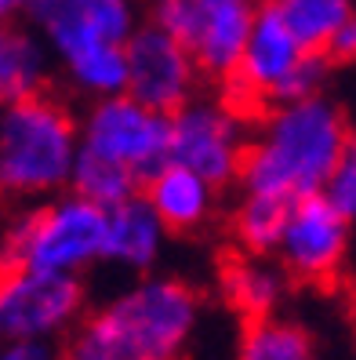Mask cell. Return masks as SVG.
I'll use <instances>...</instances> for the list:
<instances>
[{"label": "cell", "mask_w": 356, "mask_h": 360, "mask_svg": "<svg viewBox=\"0 0 356 360\" xmlns=\"http://www.w3.org/2000/svg\"><path fill=\"white\" fill-rule=\"evenodd\" d=\"M84 284L70 273H40V269H4L0 281V331L8 342L33 338L55 342L80 324Z\"/></svg>", "instance_id": "8"}, {"label": "cell", "mask_w": 356, "mask_h": 360, "mask_svg": "<svg viewBox=\"0 0 356 360\" xmlns=\"http://www.w3.org/2000/svg\"><path fill=\"white\" fill-rule=\"evenodd\" d=\"M291 204L284 197H269V193H247L233 211V237L240 244L244 255H277V248L284 240Z\"/></svg>", "instance_id": "18"}, {"label": "cell", "mask_w": 356, "mask_h": 360, "mask_svg": "<svg viewBox=\"0 0 356 360\" xmlns=\"http://www.w3.org/2000/svg\"><path fill=\"white\" fill-rule=\"evenodd\" d=\"M29 4H33V0H0V15H26L29 11Z\"/></svg>", "instance_id": "24"}, {"label": "cell", "mask_w": 356, "mask_h": 360, "mask_svg": "<svg viewBox=\"0 0 356 360\" xmlns=\"http://www.w3.org/2000/svg\"><path fill=\"white\" fill-rule=\"evenodd\" d=\"M167 244V222L157 215V207L150 204L145 193H135L131 200H124L110 207L106 222V262L128 273H150Z\"/></svg>", "instance_id": "13"}, {"label": "cell", "mask_w": 356, "mask_h": 360, "mask_svg": "<svg viewBox=\"0 0 356 360\" xmlns=\"http://www.w3.org/2000/svg\"><path fill=\"white\" fill-rule=\"evenodd\" d=\"M247 142L251 135L240 110L222 98H190L171 113V160L218 189L240 179Z\"/></svg>", "instance_id": "7"}, {"label": "cell", "mask_w": 356, "mask_h": 360, "mask_svg": "<svg viewBox=\"0 0 356 360\" xmlns=\"http://www.w3.org/2000/svg\"><path fill=\"white\" fill-rule=\"evenodd\" d=\"M287 30L305 51L331 55L345 26L356 18V0H273Z\"/></svg>", "instance_id": "17"}, {"label": "cell", "mask_w": 356, "mask_h": 360, "mask_svg": "<svg viewBox=\"0 0 356 360\" xmlns=\"http://www.w3.org/2000/svg\"><path fill=\"white\" fill-rule=\"evenodd\" d=\"M200 324L197 291L178 277H142L70 331L62 360H185Z\"/></svg>", "instance_id": "1"}, {"label": "cell", "mask_w": 356, "mask_h": 360, "mask_svg": "<svg viewBox=\"0 0 356 360\" xmlns=\"http://www.w3.org/2000/svg\"><path fill=\"white\" fill-rule=\"evenodd\" d=\"M345 255H349V219L324 193L291 204L284 240L277 248V259L291 277L324 284L345 266Z\"/></svg>", "instance_id": "11"}, {"label": "cell", "mask_w": 356, "mask_h": 360, "mask_svg": "<svg viewBox=\"0 0 356 360\" xmlns=\"http://www.w3.org/2000/svg\"><path fill=\"white\" fill-rule=\"evenodd\" d=\"M110 207L80 193H58L18 207L4 233V266L70 273L80 277L95 262H106Z\"/></svg>", "instance_id": "4"}, {"label": "cell", "mask_w": 356, "mask_h": 360, "mask_svg": "<svg viewBox=\"0 0 356 360\" xmlns=\"http://www.w3.org/2000/svg\"><path fill=\"white\" fill-rule=\"evenodd\" d=\"M80 157V120L48 91L8 102L0 117V186L18 200L66 193Z\"/></svg>", "instance_id": "3"}, {"label": "cell", "mask_w": 356, "mask_h": 360, "mask_svg": "<svg viewBox=\"0 0 356 360\" xmlns=\"http://www.w3.org/2000/svg\"><path fill=\"white\" fill-rule=\"evenodd\" d=\"M287 277L291 273L280 266L277 255H240L222 266V299L233 306L247 321L258 316H273L287 295Z\"/></svg>", "instance_id": "15"}, {"label": "cell", "mask_w": 356, "mask_h": 360, "mask_svg": "<svg viewBox=\"0 0 356 360\" xmlns=\"http://www.w3.org/2000/svg\"><path fill=\"white\" fill-rule=\"evenodd\" d=\"M309 55L312 51H305L302 40L287 30L277 4L265 0L258 18H255V30H251L247 48H244V58H240L237 73L229 77V84H233V91L247 102L277 105L287 91L291 77L298 73V66Z\"/></svg>", "instance_id": "12"}, {"label": "cell", "mask_w": 356, "mask_h": 360, "mask_svg": "<svg viewBox=\"0 0 356 360\" xmlns=\"http://www.w3.org/2000/svg\"><path fill=\"white\" fill-rule=\"evenodd\" d=\"M258 0H150V22L182 40L207 77H233L251 40Z\"/></svg>", "instance_id": "5"}, {"label": "cell", "mask_w": 356, "mask_h": 360, "mask_svg": "<svg viewBox=\"0 0 356 360\" xmlns=\"http://www.w3.org/2000/svg\"><path fill=\"white\" fill-rule=\"evenodd\" d=\"M0 360H62V349H55V342H33V338H18L8 342Z\"/></svg>", "instance_id": "22"}, {"label": "cell", "mask_w": 356, "mask_h": 360, "mask_svg": "<svg viewBox=\"0 0 356 360\" xmlns=\"http://www.w3.org/2000/svg\"><path fill=\"white\" fill-rule=\"evenodd\" d=\"M80 150L128 167L145 186L171 160V117L128 91L98 98L80 117Z\"/></svg>", "instance_id": "6"}, {"label": "cell", "mask_w": 356, "mask_h": 360, "mask_svg": "<svg viewBox=\"0 0 356 360\" xmlns=\"http://www.w3.org/2000/svg\"><path fill=\"white\" fill-rule=\"evenodd\" d=\"M331 55H334V58H342V62H356V18L345 26V33L338 37V44H334Z\"/></svg>", "instance_id": "23"}, {"label": "cell", "mask_w": 356, "mask_h": 360, "mask_svg": "<svg viewBox=\"0 0 356 360\" xmlns=\"http://www.w3.org/2000/svg\"><path fill=\"white\" fill-rule=\"evenodd\" d=\"M142 193L150 197L157 215L175 233H193V229L207 226L215 215V204H218V186L175 160H167L157 175L145 179Z\"/></svg>", "instance_id": "14"}, {"label": "cell", "mask_w": 356, "mask_h": 360, "mask_svg": "<svg viewBox=\"0 0 356 360\" xmlns=\"http://www.w3.org/2000/svg\"><path fill=\"white\" fill-rule=\"evenodd\" d=\"M352 142L342 105L327 95L277 102L262 113L247 142L240 182L247 193L284 200L317 197Z\"/></svg>", "instance_id": "2"}, {"label": "cell", "mask_w": 356, "mask_h": 360, "mask_svg": "<svg viewBox=\"0 0 356 360\" xmlns=\"http://www.w3.org/2000/svg\"><path fill=\"white\" fill-rule=\"evenodd\" d=\"M51 48L33 26H15L0 37V95L4 102H22L44 95L51 73Z\"/></svg>", "instance_id": "16"}, {"label": "cell", "mask_w": 356, "mask_h": 360, "mask_svg": "<svg viewBox=\"0 0 356 360\" xmlns=\"http://www.w3.org/2000/svg\"><path fill=\"white\" fill-rule=\"evenodd\" d=\"M124 51H128V95L138 102L171 117L190 98H197V58L157 22H142Z\"/></svg>", "instance_id": "10"}, {"label": "cell", "mask_w": 356, "mask_h": 360, "mask_svg": "<svg viewBox=\"0 0 356 360\" xmlns=\"http://www.w3.org/2000/svg\"><path fill=\"white\" fill-rule=\"evenodd\" d=\"M320 193L338 207L349 222L356 219V139L345 146V153L338 157V164H334V172L324 182Z\"/></svg>", "instance_id": "21"}, {"label": "cell", "mask_w": 356, "mask_h": 360, "mask_svg": "<svg viewBox=\"0 0 356 360\" xmlns=\"http://www.w3.org/2000/svg\"><path fill=\"white\" fill-rule=\"evenodd\" d=\"M237 360H317V349H312V338L302 324L273 313L247 321L237 346Z\"/></svg>", "instance_id": "19"}, {"label": "cell", "mask_w": 356, "mask_h": 360, "mask_svg": "<svg viewBox=\"0 0 356 360\" xmlns=\"http://www.w3.org/2000/svg\"><path fill=\"white\" fill-rule=\"evenodd\" d=\"M138 186H142V179L135 172H128V167H120L98 153H88V150H80L77 167H73V182H70L73 193L88 197L102 207H117L124 200H131L138 193Z\"/></svg>", "instance_id": "20"}, {"label": "cell", "mask_w": 356, "mask_h": 360, "mask_svg": "<svg viewBox=\"0 0 356 360\" xmlns=\"http://www.w3.org/2000/svg\"><path fill=\"white\" fill-rule=\"evenodd\" d=\"M26 18L62 66L106 44H128L142 26L138 0H33Z\"/></svg>", "instance_id": "9"}]
</instances>
